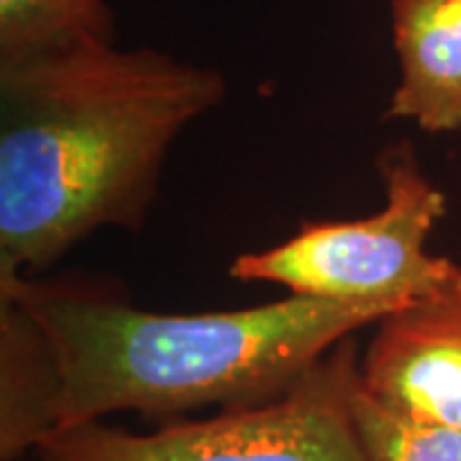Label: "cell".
Instances as JSON below:
<instances>
[{"mask_svg":"<svg viewBox=\"0 0 461 461\" xmlns=\"http://www.w3.org/2000/svg\"><path fill=\"white\" fill-rule=\"evenodd\" d=\"M357 429L369 461H461V430L420 426L379 408L357 384Z\"/></svg>","mask_w":461,"mask_h":461,"instance_id":"ba28073f","label":"cell"},{"mask_svg":"<svg viewBox=\"0 0 461 461\" xmlns=\"http://www.w3.org/2000/svg\"><path fill=\"white\" fill-rule=\"evenodd\" d=\"M223 98L218 69L115 41L0 62V275L141 229L172 144Z\"/></svg>","mask_w":461,"mask_h":461,"instance_id":"7a4b0ae2","label":"cell"},{"mask_svg":"<svg viewBox=\"0 0 461 461\" xmlns=\"http://www.w3.org/2000/svg\"><path fill=\"white\" fill-rule=\"evenodd\" d=\"M377 169L382 211L359 221H308L277 247L239 254L230 277L277 285L287 295L390 311L461 287V264L426 249L446 215V195L423 175L411 141L382 149Z\"/></svg>","mask_w":461,"mask_h":461,"instance_id":"3957f363","label":"cell"},{"mask_svg":"<svg viewBox=\"0 0 461 461\" xmlns=\"http://www.w3.org/2000/svg\"><path fill=\"white\" fill-rule=\"evenodd\" d=\"M359 357V387L420 426L461 430V287L382 315Z\"/></svg>","mask_w":461,"mask_h":461,"instance_id":"5b68a950","label":"cell"},{"mask_svg":"<svg viewBox=\"0 0 461 461\" xmlns=\"http://www.w3.org/2000/svg\"><path fill=\"white\" fill-rule=\"evenodd\" d=\"M359 346L346 339L257 405L139 430L93 420L39 446V461H369L354 415Z\"/></svg>","mask_w":461,"mask_h":461,"instance_id":"277c9868","label":"cell"},{"mask_svg":"<svg viewBox=\"0 0 461 461\" xmlns=\"http://www.w3.org/2000/svg\"><path fill=\"white\" fill-rule=\"evenodd\" d=\"M87 41H115L105 0H0V62Z\"/></svg>","mask_w":461,"mask_h":461,"instance_id":"52a82bcc","label":"cell"},{"mask_svg":"<svg viewBox=\"0 0 461 461\" xmlns=\"http://www.w3.org/2000/svg\"><path fill=\"white\" fill-rule=\"evenodd\" d=\"M400 80L387 118L461 131V0H390Z\"/></svg>","mask_w":461,"mask_h":461,"instance_id":"8992f818","label":"cell"},{"mask_svg":"<svg viewBox=\"0 0 461 461\" xmlns=\"http://www.w3.org/2000/svg\"><path fill=\"white\" fill-rule=\"evenodd\" d=\"M387 313L300 295L157 313L115 280L0 275V461L115 412L175 418L267 402Z\"/></svg>","mask_w":461,"mask_h":461,"instance_id":"6da1fadb","label":"cell"}]
</instances>
